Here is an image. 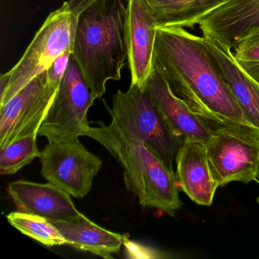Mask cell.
I'll use <instances>...</instances> for the list:
<instances>
[{
    "instance_id": "1",
    "label": "cell",
    "mask_w": 259,
    "mask_h": 259,
    "mask_svg": "<svg viewBox=\"0 0 259 259\" xmlns=\"http://www.w3.org/2000/svg\"><path fill=\"white\" fill-rule=\"evenodd\" d=\"M154 67L174 94L212 127L257 131L247 120L202 37L185 28L157 27Z\"/></svg>"
},
{
    "instance_id": "2",
    "label": "cell",
    "mask_w": 259,
    "mask_h": 259,
    "mask_svg": "<svg viewBox=\"0 0 259 259\" xmlns=\"http://www.w3.org/2000/svg\"><path fill=\"white\" fill-rule=\"evenodd\" d=\"M125 0H95L78 14L72 56L95 100L119 81L127 58Z\"/></svg>"
},
{
    "instance_id": "3",
    "label": "cell",
    "mask_w": 259,
    "mask_h": 259,
    "mask_svg": "<svg viewBox=\"0 0 259 259\" xmlns=\"http://www.w3.org/2000/svg\"><path fill=\"white\" fill-rule=\"evenodd\" d=\"M84 136L101 144L119 163L127 190L144 208L174 215L182 207L177 175L145 142L123 134L111 123L90 126Z\"/></svg>"
},
{
    "instance_id": "4",
    "label": "cell",
    "mask_w": 259,
    "mask_h": 259,
    "mask_svg": "<svg viewBox=\"0 0 259 259\" xmlns=\"http://www.w3.org/2000/svg\"><path fill=\"white\" fill-rule=\"evenodd\" d=\"M78 16L69 8L67 1L48 16L22 58L9 71L10 84L0 98V107L46 72L60 56L72 51Z\"/></svg>"
},
{
    "instance_id": "5",
    "label": "cell",
    "mask_w": 259,
    "mask_h": 259,
    "mask_svg": "<svg viewBox=\"0 0 259 259\" xmlns=\"http://www.w3.org/2000/svg\"><path fill=\"white\" fill-rule=\"evenodd\" d=\"M111 124L123 134L149 145L174 170V159L182 145L169 131L148 89L131 84L127 92L118 90L109 110Z\"/></svg>"
},
{
    "instance_id": "6",
    "label": "cell",
    "mask_w": 259,
    "mask_h": 259,
    "mask_svg": "<svg viewBox=\"0 0 259 259\" xmlns=\"http://www.w3.org/2000/svg\"><path fill=\"white\" fill-rule=\"evenodd\" d=\"M205 145L210 171L218 186L232 182L257 181L259 132L236 127H213Z\"/></svg>"
},
{
    "instance_id": "7",
    "label": "cell",
    "mask_w": 259,
    "mask_h": 259,
    "mask_svg": "<svg viewBox=\"0 0 259 259\" xmlns=\"http://www.w3.org/2000/svg\"><path fill=\"white\" fill-rule=\"evenodd\" d=\"M39 158L42 176L48 183L77 198L90 192L103 165L102 160L90 152L78 138L50 141Z\"/></svg>"
},
{
    "instance_id": "8",
    "label": "cell",
    "mask_w": 259,
    "mask_h": 259,
    "mask_svg": "<svg viewBox=\"0 0 259 259\" xmlns=\"http://www.w3.org/2000/svg\"><path fill=\"white\" fill-rule=\"evenodd\" d=\"M94 101L92 92L72 56L54 102L40 125L38 136H45L48 142L84 136L90 127L88 112Z\"/></svg>"
},
{
    "instance_id": "9",
    "label": "cell",
    "mask_w": 259,
    "mask_h": 259,
    "mask_svg": "<svg viewBox=\"0 0 259 259\" xmlns=\"http://www.w3.org/2000/svg\"><path fill=\"white\" fill-rule=\"evenodd\" d=\"M59 89L48 82L46 71L0 107V149L17 139L38 134Z\"/></svg>"
},
{
    "instance_id": "10",
    "label": "cell",
    "mask_w": 259,
    "mask_h": 259,
    "mask_svg": "<svg viewBox=\"0 0 259 259\" xmlns=\"http://www.w3.org/2000/svg\"><path fill=\"white\" fill-rule=\"evenodd\" d=\"M158 24L147 0H128L126 6L127 59L131 84L145 90L154 71Z\"/></svg>"
},
{
    "instance_id": "11",
    "label": "cell",
    "mask_w": 259,
    "mask_h": 259,
    "mask_svg": "<svg viewBox=\"0 0 259 259\" xmlns=\"http://www.w3.org/2000/svg\"><path fill=\"white\" fill-rule=\"evenodd\" d=\"M147 89L169 131L180 143L186 140L207 143L213 127L176 95L155 69L148 80Z\"/></svg>"
},
{
    "instance_id": "12",
    "label": "cell",
    "mask_w": 259,
    "mask_h": 259,
    "mask_svg": "<svg viewBox=\"0 0 259 259\" xmlns=\"http://www.w3.org/2000/svg\"><path fill=\"white\" fill-rule=\"evenodd\" d=\"M198 25L202 37L219 40L233 49L248 36L259 32V0H229Z\"/></svg>"
},
{
    "instance_id": "13",
    "label": "cell",
    "mask_w": 259,
    "mask_h": 259,
    "mask_svg": "<svg viewBox=\"0 0 259 259\" xmlns=\"http://www.w3.org/2000/svg\"><path fill=\"white\" fill-rule=\"evenodd\" d=\"M7 192L18 211L38 215L48 220H61L79 214L71 195L52 183L26 180L9 183Z\"/></svg>"
},
{
    "instance_id": "14",
    "label": "cell",
    "mask_w": 259,
    "mask_h": 259,
    "mask_svg": "<svg viewBox=\"0 0 259 259\" xmlns=\"http://www.w3.org/2000/svg\"><path fill=\"white\" fill-rule=\"evenodd\" d=\"M176 162L180 189L196 204L211 205L219 186L210 171L205 144L184 141L177 151Z\"/></svg>"
},
{
    "instance_id": "15",
    "label": "cell",
    "mask_w": 259,
    "mask_h": 259,
    "mask_svg": "<svg viewBox=\"0 0 259 259\" xmlns=\"http://www.w3.org/2000/svg\"><path fill=\"white\" fill-rule=\"evenodd\" d=\"M202 38L206 49L247 120L259 132V84L238 64L231 48L210 37Z\"/></svg>"
},
{
    "instance_id": "16",
    "label": "cell",
    "mask_w": 259,
    "mask_h": 259,
    "mask_svg": "<svg viewBox=\"0 0 259 259\" xmlns=\"http://www.w3.org/2000/svg\"><path fill=\"white\" fill-rule=\"evenodd\" d=\"M60 232L66 244L104 258H113L128 236L100 227L82 213L61 220H49Z\"/></svg>"
},
{
    "instance_id": "17",
    "label": "cell",
    "mask_w": 259,
    "mask_h": 259,
    "mask_svg": "<svg viewBox=\"0 0 259 259\" xmlns=\"http://www.w3.org/2000/svg\"><path fill=\"white\" fill-rule=\"evenodd\" d=\"M229 0H147L158 27L193 28Z\"/></svg>"
},
{
    "instance_id": "18",
    "label": "cell",
    "mask_w": 259,
    "mask_h": 259,
    "mask_svg": "<svg viewBox=\"0 0 259 259\" xmlns=\"http://www.w3.org/2000/svg\"><path fill=\"white\" fill-rule=\"evenodd\" d=\"M9 223L21 233L47 246L62 245L66 244L60 232L54 227V224L38 215L22 212H11L7 215Z\"/></svg>"
},
{
    "instance_id": "19",
    "label": "cell",
    "mask_w": 259,
    "mask_h": 259,
    "mask_svg": "<svg viewBox=\"0 0 259 259\" xmlns=\"http://www.w3.org/2000/svg\"><path fill=\"white\" fill-rule=\"evenodd\" d=\"M38 134L29 135L17 139L0 149V174L3 176L13 175L24 166L30 164L40 157L37 147Z\"/></svg>"
},
{
    "instance_id": "20",
    "label": "cell",
    "mask_w": 259,
    "mask_h": 259,
    "mask_svg": "<svg viewBox=\"0 0 259 259\" xmlns=\"http://www.w3.org/2000/svg\"><path fill=\"white\" fill-rule=\"evenodd\" d=\"M233 51L238 64L259 84V32L244 39Z\"/></svg>"
},
{
    "instance_id": "21",
    "label": "cell",
    "mask_w": 259,
    "mask_h": 259,
    "mask_svg": "<svg viewBox=\"0 0 259 259\" xmlns=\"http://www.w3.org/2000/svg\"><path fill=\"white\" fill-rule=\"evenodd\" d=\"M72 54V51H66L64 54L60 56L54 61L52 66L47 70V79L48 82L60 86L67 71Z\"/></svg>"
},
{
    "instance_id": "22",
    "label": "cell",
    "mask_w": 259,
    "mask_h": 259,
    "mask_svg": "<svg viewBox=\"0 0 259 259\" xmlns=\"http://www.w3.org/2000/svg\"><path fill=\"white\" fill-rule=\"evenodd\" d=\"M95 1V0H69L67 2L71 10L75 14L78 15Z\"/></svg>"
},
{
    "instance_id": "23",
    "label": "cell",
    "mask_w": 259,
    "mask_h": 259,
    "mask_svg": "<svg viewBox=\"0 0 259 259\" xmlns=\"http://www.w3.org/2000/svg\"><path fill=\"white\" fill-rule=\"evenodd\" d=\"M256 182H257V183H258V185H259V170H258V174H257V181H256ZM257 204H258V206H259V195L257 198Z\"/></svg>"
}]
</instances>
